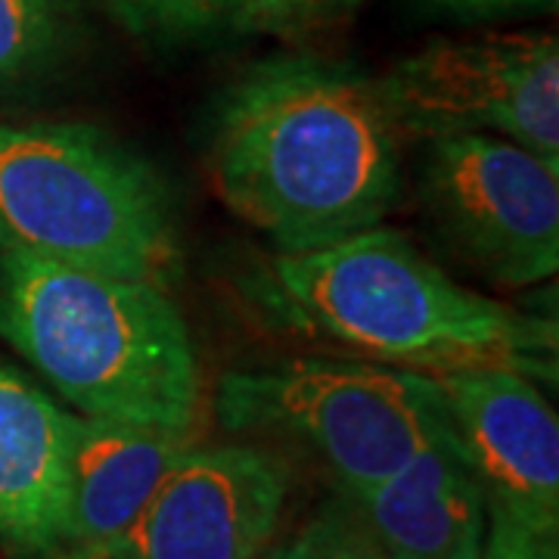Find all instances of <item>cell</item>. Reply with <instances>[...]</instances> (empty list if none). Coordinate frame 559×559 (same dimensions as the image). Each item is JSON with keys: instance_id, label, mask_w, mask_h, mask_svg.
Returning <instances> with one entry per match:
<instances>
[{"instance_id": "1", "label": "cell", "mask_w": 559, "mask_h": 559, "mask_svg": "<svg viewBox=\"0 0 559 559\" xmlns=\"http://www.w3.org/2000/svg\"><path fill=\"white\" fill-rule=\"evenodd\" d=\"M401 131L377 79L286 53L255 62L221 100L209 175L224 205L277 246L311 252L377 227L399 200Z\"/></svg>"}, {"instance_id": "2", "label": "cell", "mask_w": 559, "mask_h": 559, "mask_svg": "<svg viewBox=\"0 0 559 559\" xmlns=\"http://www.w3.org/2000/svg\"><path fill=\"white\" fill-rule=\"evenodd\" d=\"M267 299L296 333L360 360L426 377L507 367L557 373V323L460 286L407 237L370 227L311 252L277 255Z\"/></svg>"}, {"instance_id": "3", "label": "cell", "mask_w": 559, "mask_h": 559, "mask_svg": "<svg viewBox=\"0 0 559 559\" xmlns=\"http://www.w3.org/2000/svg\"><path fill=\"white\" fill-rule=\"evenodd\" d=\"M0 340L81 417L200 432L202 364L165 286L0 252Z\"/></svg>"}, {"instance_id": "4", "label": "cell", "mask_w": 559, "mask_h": 559, "mask_svg": "<svg viewBox=\"0 0 559 559\" xmlns=\"http://www.w3.org/2000/svg\"><path fill=\"white\" fill-rule=\"evenodd\" d=\"M0 252L171 289V197L150 162L84 121L0 124Z\"/></svg>"}, {"instance_id": "5", "label": "cell", "mask_w": 559, "mask_h": 559, "mask_svg": "<svg viewBox=\"0 0 559 559\" xmlns=\"http://www.w3.org/2000/svg\"><path fill=\"white\" fill-rule=\"evenodd\" d=\"M215 417L230 432L299 448L340 491L377 485L448 429L432 377L333 358L224 373Z\"/></svg>"}, {"instance_id": "6", "label": "cell", "mask_w": 559, "mask_h": 559, "mask_svg": "<svg viewBox=\"0 0 559 559\" xmlns=\"http://www.w3.org/2000/svg\"><path fill=\"white\" fill-rule=\"evenodd\" d=\"M419 200L481 277L522 289L559 267V159L491 134L426 140Z\"/></svg>"}, {"instance_id": "7", "label": "cell", "mask_w": 559, "mask_h": 559, "mask_svg": "<svg viewBox=\"0 0 559 559\" xmlns=\"http://www.w3.org/2000/svg\"><path fill=\"white\" fill-rule=\"evenodd\" d=\"M401 138L491 134L559 159V40H432L377 79Z\"/></svg>"}, {"instance_id": "8", "label": "cell", "mask_w": 559, "mask_h": 559, "mask_svg": "<svg viewBox=\"0 0 559 559\" xmlns=\"http://www.w3.org/2000/svg\"><path fill=\"white\" fill-rule=\"evenodd\" d=\"M293 466L264 444H193L106 559H267Z\"/></svg>"}, {"instance_id": "9", "label": "cell", "mask_w": 559, "mask_h": 559, "mask_svg": "<svg viewBox=\"0 0 559 559\" xmlns=\"http://www.w3.org/2000/svg\"><path fill=\"white\" fill-rule=\"evenodd\" d=\"M432 380L448 429L488 503L557 538L559 419L535 380L507 367H466Z\"/></svg>"}, {"instance_id": "10", "label": "cell", "mask_w": 559, "mask_h": 559, "mask_svg": "<svg viewBox=\"0 0 559 559\" xmlns=\"http://www.w3.org/2000/svg\"><path fill=\"white\" fill-rule=\"evenodd\" d=\"M197 441L200 432L72 414L66 510L47 559L109 557Z\"/></svg>"}, {"instance_id": "11", "label": "cell", "mask_w": 559, "mask_h": 559, "mask_svg": "<svg viewBox=\"0 0 559 559\" xmlns=\"http://www.w3.org/2000/svg\"><path fill=\"white\" fill-rule=\"evenodd\" d=\"M392 559H476L488 498L451 429L377 485L340 491Z\"/></svg>"}, {"instance_id": "12", "label": "cell", "mask_w": 559, "mask_h": 559, "mask_svg": "<svg viewBox=\"0 0 559 559\" xmlns=\"http://www.w3.org/2000/svg\"><path fill=\"white\" fill-rule=\"evenodd\" d=\"M72 414L0 364V544L22 559L57 547L69 481Z\"/></svg>"}, {"instance_id": "13", "label": "cell", "mask_w": 559, "mask_h": 559, "mask_svg": "<svg viewBox=\"0 0 559 559\" xmlns=\"http://www.w3.org/2000/svg\"><path fill=\"white\" fill-rule=\"evenodd\" d=\"M81 38V0H0V94L60 72Z\"/></svg>"}, {"instance_id": "14", "label": "cell", "mask_w": 559, "mask_h": 559, "mask_svg": "<svg viewBox=\"0 0 559 559\" xmlns=\"http://www.w3.org/2000/svg\"><path fill=\"white\" fill-rule=\"evenodd\" d=\"M124 32L146 44L197 40L237 25L242 0H100Z\"/></svg>"}, {"instance_id": "15", "label": "cell", "mask_w": 559, "mask_h": 559, "mask_svg": "<svg viewBox=\"0 0 559 559\" xmlns=\"http://www.w3.org/2000/svg\"><path fill=\"white\" fill-rule=\"evenodd\" d=\"M267 559H392L364 528L355 510L342 498L320 507L286 544L274 547Z\"/></svg>"}, {"instance_id": "16", "label": "cell", "mask_w": 559, "mask_h": 559, "mask_svg": "<svg viewBox=\"0 0 559 559\" xmlns=\"http://www.w3.org/2000/svg\"><path fill=\"white\" fill-rule=\"evenodd\" d=\"M358 3L360 0H242L237 28L261 35H289L340 16Z\"/></svg>"}, {"instance_id": "17", "label": "cell", "mask_w": 559, "mask_h": 559, "mask_svg": "<svg viewBox=\"0 0 559 559\" xmlns=\"http://www.w3.org/2000/svg\"><path fill=\"white\" fill-rule=\"evenodd\" d=\"M476 559H559L557 538L538 535L507 510L488 503V525Z\"/></svg>"}, {"instance_id": "18", "label": "cell", "mask_w": 559, "mask_h": 559, "mask_svg": "<svg viewBox=\"0 0 559 559\" xmlns=\"http://www.w3.org/2000/svg\"><path fill=\"white\" fill-rule=\"evenodd\" d=\"M419 3L451 20L481 22L522 16V13H547V10H557L559 0H419Z\"/></svg>"}]
</instances>
